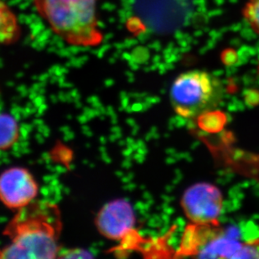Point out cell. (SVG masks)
Returning a JSON list of instances; mask_svg holds the SVG:
<instances>
[{"label":"cell","mask_w":259,"mask_h":259,"mask_svg":"<svg viewBox=\"0 0 259 259\" xmlns=\"http://www.w3.org/2000/svg\"><path fill=\"white\" fill-rule=\"evenodd\" d=\"M60 212L49 203L32 202L21 208L6 227L10 243L1 252L7 259H51L60 251Z\"/></svg>","instance_id":"obj_1"},{"label":"cell","mask_w":259,"mask_h":259,"mask_svg":"<svg viewBox=\"0 0 259 259\" xmlns=\"http://www.w3.org/2000/svg\"><path fill=\"white\" fill-rule=\"evenodd\" d=\"M98 0H34L39 15L52 30L77 47H96L103 40L98 27Z\"/></svg>","instance_id":"obj_2"},{"label":"cell","mask_w":259,"mask_h":259,"mask_svg":"<svg viewBox=\"0 0 259 259\" xmlns=\"http://www.w3.org/2000/svg\"><path fill=\"white\" fill-rule=\"evenodd\" d=\"M223 96V82L210 72L201 70L180 74L169 91L174 110L188 119L211 112L220 103Z\"/></svg>","instance_id":"obj_3"},{"label":"cell","mask_w":259,"mask_h":259,"mask_svg":"<svg viewBox=\"0 0 259 259\" xmlns=\"http://www.w3.org/2000/svg\"><path fill=\"white\" fill-rule=\"evenodd\" d=\"M184 212L191 223L200 225H219L223 196L217 186L198 183L189 187L181 199Z\"/></svg>","instance_id":"obj_4"},{"label":"cell","mask_w":259,"mask_h":259,"mask_svg":"<svg viewBox=\"0 0 259 259\" xmlns=\"http://www.w3.org/2000/svg\"><path fill=\"white\" fill-rule=\"evenodd\" d=\"M38 194V185L29 170L14 167L3 172L0 177L1 201L8 208L25 207Z\"/></svg>","instance_id":"obj_5"},{"label":"cell","mask_w":259,"mask_h":259,"mask_svg":"<svg viewBox=\"0 0 259 259\" xmlns=\"http://www.w3.org/2000/svg\"><path fill=\"white\" fill-rule=\"evenodd\" d=\"M96 226L101 234L108 239L119 240L134 228L135 211L124 200H116L106 204L96 218Z\"/></svg>","instance_id":"obj_6"},{"label":"cell","mask_w":259,"mask_h":259,"mask_svg":"<svg viewBox=\"0 0 259 259\" xmlns=\"http://www.w3.org/2000/svg\"><path fill=\"white\" fill-rule=\"evenodd\" d=\"M19 139V126L15 117L7 113L0 116V147L2 150L11 148Z\"/></svg>","instance_id":"obj_7"},{"label":"cell","mask_w":259,"mask_h":259,"mask_svg":"<svg viewBox=\"0 0 259 259\" xmlns=\"http://www.w3.org/2000/svg\"><path fill=\"white\" fill-rule=\"evenodd\" d=\"M242 15L252 31L259 34V0H247L242 8Z\"/></svg>","instance_id":"obj_8"}]
</instances>
